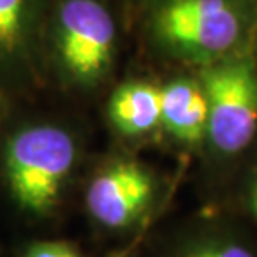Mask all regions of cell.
<instances>
[{
  "label": "cell",
  "mask_w": 257,
  "mask_h": 257,
  "mask_svg": "<svg viewBox=\"0 0 257 257\" xmlns=\"http://www.w3.org/2000/svg\"><path fill=\"white\" fill-rule=\"evenodd\" d=\"M50 0H0V89L30 92L49 80L45 25Z\"/></svg>",
  "instance_id": "obj_5"
},
{
  "label": "cell",
  "mask_w": 257,
  "mask_h": 257,
  "mask_svg": "<svg viewBox=\"0 0 257 257\" xmlns=\"http://www.w3.org/2000/svg\"><path fill=\"white\" fill-rule=\"evenodd\" d=\"M207 139L224 156L242 152L257 134V64L242 50L204 65Z\"/></svg>",
  "instance_id": "obj_4"
},
{
  "label": "cell",
  "mask_w": 257,
  "mask_h": 257,
  "mask_svg": "<svg viewBox=\"0 0 257 257\" xmlns=\"http://www.w3.org/2000/svg\"><path fill=\"white\" fill-rule=\"evenodd\" d=\"M80 157L75 134L55 120L20 124L4 144V179L10 197L24 212L52 214Z\"/></svg>",
  "instance_id": "obj_3"
},
{
  "label": "cell",
  "mask_w": 257,
  "mask_h": 257,
  "mask_svg": "<svg viewBox=\"0 0 257 257\" xmlns=\"http://www.w3.org/2000/svg\"><path fill=\"white\" fill-rule=\"evenodd\" d=\"M44 52L49 80L64 90L100 89L119 52V29L105 0H50Z\"/></svg>",
  "instance_id": "obj_1"
},
{
  "label": "cell",
  "mask_w": 257,
  "mask_h": 257,
  "mask_svg": "<svg viewBox=\"0 0 257 257\" xmlns=\"http://www.w3.org/2000/svg\"><path fill=\"white\" fill-rule=\"evenodd\" d=\"M182 257H254V254L239 244L210 242L204 245H195Z\"/></svg>",
  "instance_id": "obj_9"
},
{
  "label": "cell",
  "mask_w": 257,
  "mask_h": 257,
  "mask_svg": "<svg viewBox=\"0 0 257 257\" xmlns=\"http://www.w3.org/2000/svg\"><path fill=\"white\" fill-rule=\"evenodd\" d=\"M252 205H254V210H255V215H257V182H255L254 191H252Z\"/></svg>",
  "instance_id": "obj_11"
},
{
  "label": "cell",
  "mask_w": 257,
  "mask_h": 257,
  "mask_svg": "<svg viewBox=\"0 0 257 257\" xmlns=\"http://www.w3.org/2000/svg\"><path fill=\"white\" fill-rule=\"evenodd\" d=\"M154 192L156 182L146 166L132 159H117L90 179L85 205L99 224L109 229H122L146 212Z\"/></svg>",
  "instance_id": "obj_6"
},
{
  "label": "cell",
  "mask_w": 257,
  "mask_h": 257,
  "mask_svg": "<svg viewBox=\"0 0 257 257\" xmlns=\"http://www.w3.org/2000/svg\"><path fill=\"white\" fill-rule=\"evenodd\" d=\"M252 22L249 0H154L146 30L159 54L204 67L242 50Z\"/></svg>",
  "instance_id": "obj_2"
},
{
  "label": "cell",
  "mask_w": 257,
  "mask_h": 257,
  "mask_svg": "<svg viewBox=\"0 0 257 257\" xmlns=\"http://www.w3.org/2000/svg\"><path fill=\"white\" fill-rule=\"evenodd\" d=\"M107 119L124 137H144L162 124L161 85L147 80H127L112 90Z\"/></svg>",
  "instance_id": "obj_8"
},
{
  "label": "cell",
  "mask_w": 257,
  "mask_h": 257,
  "mask_svg": "<svg viewBox=\"0 0 257 257\" xmlns=\"http://www.w3.org/2000/svg\"><path fill=\"white\" fill-rule=\"evenodd\" d=\"M161 127L184 144H199L207 137L209 104L200 80L176 77L161 85Z\"/></svg>",
  "instance_id": "obj_7"
},
{
  "label": "cell",
  "mask_w": 257,
  "mask_h": 257,
  "mask_svg": "<svg viewBox=\"0 0 257 257\" xmlns=\"http://www.w3.org/2000/svg\"><path fill=\"white\" fill-rule=\"evenodd\" d=\"M22 257H80V254L69 244L45 240L29 245Z\"/></svg>",
  "instance_id": "obj_10"
}]
</instances>
